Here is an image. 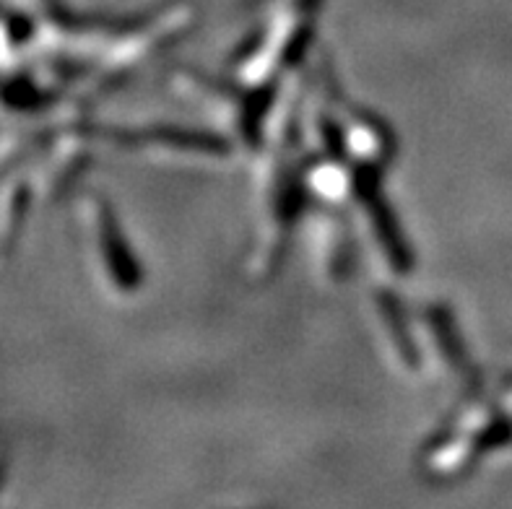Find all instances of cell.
<instances>
[{"mask_svg":"<svg viewBox=\"0 0 512 509\" xmlns=\"http://www.w3.org/2000/svg\"><path fill=\"white\" fill-rule=\"evenodd\" d=\"M34 195L39 193L29 156L0 172V258H8L19 242Z\"/></svg>","mask_w":512,"mask_h":509,"instance_id":"obj_3","label":"cell"},{"mask_svg":"<svg viewBox=\"0 0 512 509\" xmlns=\"http://www.w3.org/2000/svg\"><path fill=\"white\" fill-rule=\"evenodd\" d=\"M512 445V377L489 393L468 395V406L429 439L419 468L432 481H453L476 471L497 450Z\"/></svg>","mask_w":512,"mask_h":509,"instance_id":"obj_1","label":"cell"},{"mask_svg":"<svg viewBox=\"0 0 512 509\" xmlns=\"http://www.w3.org/2000/svg\"><path fill=\"white\" fill-rule=\"evenodd\" d=\"M78 219L89 263L102 289L112 297H133L141 289L143 273L110 203L99 193H84L78 200Z\"/></svg>","mask_w":512,"mask_h":509,"instance_id":"obj_2","label":"cell"},{"mask_svg":"<svg viewBox=\"0 0 512 509\" xmlns=\"http://www.w3.org/2000/svg\"><path fill=\"white\" fill-rule=\"evenodd\" d=\"M8 458H6V447L0 442V491H3V484H6V473H8Z\"/></svg>","mask_w":512,"mask_h":509,"instance_id":"obj_4","label":"cell"}]
</instances>
